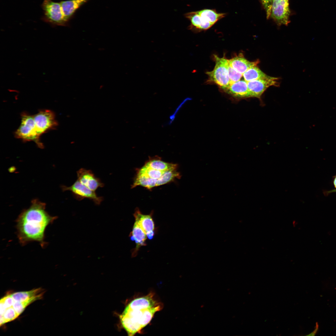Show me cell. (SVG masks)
Segmentation results:
<instances>
[{
    "label": "cell",
    "instance_id": "cell-3",
    "mask_svg": "<svg viewBox=\"0 0 336 336\" xmlns=\"http://www.w3.org/2000/svg\"><path fill=\"white\" fill-rule=\"evenodd\" d=\"M181 175L177 171H161L152 169L145 166L138 170L131 188L138 186L151 189L180 179Z\"/></svg>",
    "mask_w": 336,
    "mask_h": 336
},
{
    "label": "cell",
    "instance_id": "cell-19",
    "mask_svg": "<svg viewBox=\"0 0 336 336\" xmlns=\"http://www.w3.org/2000/svg\"><path fill=\"white\" fill-rule=\"evenodd\" d=\"M198 12L204 20L210 22L212 25L224 17L226 15V13H219L215 10L210 9L201 10Z\"/></svg>",
    "mask_w": 336,
    "mask_h": 336
},
{
    "label": "cell",
    "instance_id": "cell-16",
    "mask_svg": "<svg viewBox=\"0 0 336 336\" xmlns=\"http://www.w3.org/2000/svg\"><path fill=\"white\" fill-rule=\"evenodd\" d=\"M185 17L189 20L190 28H196L201 30H206L212 26L211 23L203 19L198 11L189 12L184 14Z\"/></svg>",
    "mask_w": 336,
    "mask_h": 336
},
{
    "label": "cell",
    "instance_id": "cell-15",
    "mask_svg": "<svg viewBox=\"0 0 336 336\" xmlns=\"http://www.w3.org/2000/svg\"><path fill=\"white\" fill-rule=\"evenodd\" d=\"M225 90L235 97L239 98L250 97L247 82L245 80H240L230 84Z\"/></svg>",
    "mask_w": 336,
    "mask_h": 336
},
{
    "label": "cell",
    "instance_id": "cell-4",
    "mask_svg": "<svg viewBox=\"0 0 336 336\" xmlns=\"http://www.w3.org/2000/svg\"><path fill=\"white\" fill-rule=\"evenodd\" d=\"M15 136L25 142L32 141L40 148L44 147L36 131L33 115L23 112L21 114V124L15 132Z\"/></svg>",
    "mask_w": 336,
    "mask_h": 336
},
{
    "label": "cell",
    "instance_id": "cell-22",
    "mask_svg": "<svg viewBox=\"0 0 336 336\" xmlns=\"http://www.w3.org/2000/svg\"><path fill=\"white\" fill-rule=\"evenodd\" d=\"M262 3L265 10L267 19L270 17L273 0H261Z\"/></svg>",
    "mask_w": 336,
    "mask_h": 336
},
{
    "label": "cell",
    "instance_id": "cell-6",
    "mask_svg": "<svg viewBox=\"0 0 336 336\" xmlns=\"http://www.w3.org/2000/svg\"><path fill=\"white\" fill-rule=\"evenodd\" d=\"M42 8L46 21L55 26H65L68 21L64 17L60 2L44 0Z\"/></svg>",
    "mask_w": 336,
    "mask_h": 336
},
{
    "label": "cell",
    "instance_id": "cell-18",
    "mask_svg": "<svg viewBox=\"0 0 336 336\" xmlns=\"http://www.w3.org/2000/svg\"><path fill=\"white\" fill-rule=\"evenodd\" d=\"M144 166L152 169L164 171L175 170L178 167L177 164L164 162L156 157L150 158Z\"/></svg>",
    "mask_w": 336,
    "mask_h": 336
},
{
    "label": "cell",
    "instance_id": "cell-12",
    "mask_svg": "<svg viewBox=\"0 0 336 336\" xmlns=\"http://www.w3.org/2000/svg\"><path fill=\"white\" fill-rule=\"evenodd\" d=\"M134 216L135 222L145 232L148 239H152L154 234L155 225L151 214H143L137 208L135 210Z\"/></svg>",
    "mask_w": 336,
    "mask_h": 336
},
{
    "label": "cell",
    "instance_id": "cell-24",
    "mask_svg": "<svg viewBox=\"0 0 336 336\" xmlns=\"http://www.w3.org/2000/svg\"></svg>",
    "mask_w": 336,
    "mask_h": 336
},
{
    "label": "cell",
    "instance_id": "cell-5",
    "mask_svg": "<svg viewBox=\"0 0 336 336\" xmlns=\"http://www.w3.org/2000/svg\"><path fill=\"white\" fill-rule=\"evenodd\" d=\"M215 65L211 71L207 72L209 80L225 90L230 85L228 74L229 60L214 55Z\"/></svg>",
    "mask_w": 336,
    "mask_h": 336
},
{
    "label": "cell",
    "instance_id": "cell-10",
    "mask_svg": "<svg viewBox=\"0 0 336 336\" xmlns=\"http://www.w3.org/2000/svg\"><path fill=\"white\" fill-rule=\"evenodd\" d=\"M278 78L272 77L268 79L254 80L247 82L250 97L260 98L264 91L271 86H277Z\"/></svg>",
    "mask_w": 336,
    "mask_h": 336
},
{
    "label": "cell",
    "instance_id": "cell-23",
    "mask_svg": "<svg viewBox=\"0 0 336 336\" xmlns=\"http://www.w3.org/2000/svg\"><path fill=\"white\" fill-rule=\"evenodd\" d=\"M334 186L335 188L336 189V176L335 177L334 180Z\"/></svg>",
    "mask_w": 336,
    "mask_h": 336
},
{
    "label": "cell",
    "instance_id": "cell-2",
    "mask_svg": "<svg viewBox=\"0 0 336 336\" xmlns=\"http://www.w3.org/2000/svg\"><path fill=\"white\" fill-rule=\"evenodd\" d=\"M162 307L161 304L154 299L152 293L134 299L119 316L122 326L128 335L133 336L150 323Z\"/></svg>",
    "mask_w": 336,
    "mask_h": 336
},
{
    "label": "cell",
    "instance_id": "cell-20",
    "mask_svg": "<svg viewBox=\"0 0 336 336\" xmlns=\"http://www.w3.org/2000/svg\"><path fill=\"white\" fill-rule=\"evenodd\" d=\"M243 77L247 82L258 79H268L272 77L263 72L256 66L248 69L243 73Z\"/></svg>",
    "mask_w": 336,
    "mask_h": 336
},
{
    "label": "cell",
    "instance_id": "cell-11",
    "mask_svg": "<svg viewBox=\"0 0 336 336\" xmlns=\"http://www.w3.org/2000/svg\"><path fill=\"white\" fill-rule=\"evenodd\" d=\"M77 180L93 191H95L98 188L103 187L104 185L91 170L81 168L77 171Z\"/></svg>",
    "mask_w": 336,
    "mask_h": 336
},
{
    "label": "cell",
    "instance_id": "cell-17",
    "mask_svg": "<svg viewBox=\"0 0 336 336\" xmlns=\"http://www.w3.org/2000/svg\"><path fill=\"white\" fill-rule=\"evenodd\" d=\"M89 0H70L60 2L65 19L68 21L76 11Z\"/></svg>",
    "mask_w": 336,
    "mask_h": 336
},
{
    "label": "cell",
    "instance_id": "cell-14",
    "mask_svg": "<svg viewBox=\"0 0 336 336\" xmlns=\"http://www.w3.org/2000/svg\"><path fill=\"white\" fill-rule=\"evenodd\" d=\"M130 236L131 239L133 241H134L136 244V247L132 253V256L135 257L137 255V252L139 248L141 246L146 245L145 242L147 236L142 229L135 222L132 231L130 234Z\"/></svg>",
    "mask_w": 336,
    "mask_h": 336
},
{
    "label": "cell",
    "instance_id": "cell-21",
    "mask_svg": "<svg viewBox=\"0 0 336 336\" xmlns=\"http://www.w3.org/2000/svg\"><path fill=\"white\" fill-rule=\"evenodd\" d=\"M228 70L230 84L240 81L243 76L242 74L236 71L229 64Z\"/></svg>",
    "mask_w": 336,
    "mask_h": 336
},
{
    "label": "cell",
    "instance_id": "cell-1",
    "mask_svg": "<svg viewBox=\"0 0 336 336\" xmlns=\"http://www.w3.org/2000/svg\"><path fill=\"white\" fill-rule=\"evenodd\" d=\"M46 204L33 199L30 207L24 209L16 220L17 234L20 244L24 246L32 241L38 242L44 247L47 227L57 218L50 216L45 210Z\"/></svg>",
    "mask_w": 336,
    "mask_h": 336
},
{
    "label": "cell",
    "instance_id": "cell-8",
    "mask_svg": "<svg viewBox=\"0 0 336 336\" xmlns=\"http://www.w3.org/2000/svg\"><path fill=\"white\" fill-rule=\"evenodd\" d=\"M33 117L36 131L40 136L54 129L58 124L54 113L50 110H41Z\"/></svg>",
    "mask_w": 336,
    "mask_h": 336
},
{
    "label": "cell",
    "instance_id": "cell-9",
    "mask_svg": "<svg viewBox=\"0 0 336 336\" xmlns=\"http://www.w3.org/2000/svg\"><path fill=\"white\" fill-rule=\"evenodd\" d=\"M290 15L289 0H273L270 16L278 25H288Z\"/></svg>",
    "mask_w": 336,
    "mask_h": 336
},
{
    "label": "cell",
    "instance_id": "cell-7",
    "mask_svg": "<svg viewBox=\"0 0 336 336\" xmlns=\"http://www.w3.org/2000/svg\"><path fill=\"white\" fill-rule=\"evenodd\" d=\"M63 191H71L75 198L78 200L87 198L92 200L96 204L99 205L103 200L102 197L98 196L95 191L89 189L77 180L71 186H61Z\"/></svg>",
    "mask_w": 336,
    "mask_h": 336
},
{
    "label": "cell",
    "instance_id": "cell-13",
    "mask_svg": "<svg viewBox=\"0 0 336 336\" xmlns=\"http://www.w3.org/2000/svg\"><path fill=\"white\" fill-rule=\"evenodd\" d=\"M229 65L237 72L243 74L248 69L259 63V60L250 62L242 55H239L229 60Z\"/></svg>",
    "mask_w": 336,
    "mask_h": 336
}]
</instances>
